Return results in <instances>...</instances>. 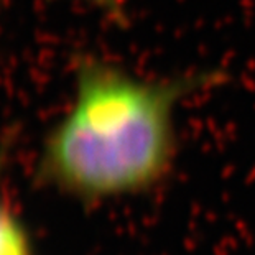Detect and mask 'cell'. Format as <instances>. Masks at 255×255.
Here are the masks:
<instances>
[{
    "label": "cell",
    "instance_id": "cell-1",
    "mask_svg": "<svg viewBox=\"0 0 255 255\" xmlns=\"http://www.w3.org/2000/svg\"><path fill=\"white\" fill-rule=\"evenodd\" d=\"M218 76L204 71L153 81L109 61L81 59L73 104L43 145L41 176L86 201L151 191L175 166L180 102Z\"/></svg>",
    "mask_w": 255,
    "mask_h": 255
},
{
    "label": "cell",
    "instance_id": "cell-2",
    "mask_svg": "<svg viewBox=\"0 0 255 255\" xmlns=\"http://www.w3.org/2000/svg\"><path fill=\"white\" fill-rule=\"evenodd\" d=\"M0 255H30L23 226L5 206H0Z\"/></svg>",
    "mask_w": 255,
    "mask_h": 255
},
{
    "label": "cell",
    "instance_id": "cell-3",
    "mask_svg": "<svg viewBox=\"0 0 255 255\" xmlns=\"http://www.w3.org/2000/svg\"><path fill=\"white\" fill-rule=\"evenodd\" d=\"M86 2L91 3L92 7L106 12L107 15H111V17L116 20H122V17H124L122 0H86Z\"/></svg>",
    "mask_w": 255,
    "mask_h": 255
},
{
    "label": "cell",
    "instance_id": "cell-4",
    "mask_svg": "<svg viewBox=\"0 0 255 255\" xmlns=\"http://www.w3.org/2000/svg\"><path fill=\"white\" fill-rule=\"evenodd\" d=\"M0 156H2V155H0Z\"/></svg>",
    "mask_w": 255,
    "mask_h": 255
}]
</instances>
